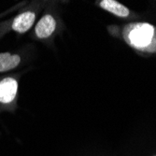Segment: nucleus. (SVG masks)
Returning <instances> with one entry per match:
<instances>
[{
  "instance_id": "f03ea898",
  "label": "nucleus",
  "mask_w": 156,
  "mask_h": 156,
  "mask_svg": "<svg viewBox=\"0 0 156 156\" xmlns=\"http://www.w3.org/2000/svg\"><path fill=\"white\" fill-rule=\"evenodd\" d=\"M18 83L15 79L6 78L0 81V102L10 103L16 96Z\"/></svg>"
},
{
  "instance_id": "f257e3e1",
  "label": "nucleus",
  "mask_w": 156,
  "mask_h": 156,
  "mask_svg": "<svg viewBox=\"0 0 156 156\" xmlns=\"http://www.w3.org/2000/svg\"><path fill=\"white\" fill-rule=\"evenodd\" d=\"M123 37L131 47L141 51L156 52V28L147 23H129L123 28Z\"/></svg>"
},
{
  "instance_id": "0eeeda50",
  "label": "nucleus",
  "mask_w": 156,
  "mask_h": 156,
  "mask_svg": "<svg viewBox=\"0 0 156 156\" xmlns=\"http://www.w3.org/2000/svg\"><path fill=\"white\" fill-rule=\"evenodd\" d=\"M154 156H156V155H154Z\"/></svg>"
},
{
  "instance_id": "423d86ee",
  "label": "nucleus",
  "mask_w": 156,
  "mask_h": 156,
  "mask_svg": "<svg viewBox=\"0 0 156 156\" xmlns=\"http://www.w3.org/2000/svg\"><path fill=\"white\" fill-rule=\"evenodd\" d=\"M21 61L17 54H10L9 52L0 53V72H5L12 68H15Z\"/></svg>"
},
{
  "instance_id": "20e7f679",
  "label": "nucleus",
  "mask_w": 156,
  "mask_h": 156,
  "mask_svg": "<svg viewBox=\"0 0 156 156\" xmlns=\"http://www.w3.org/2000/svg\"><path fill=\"white\" fill-rule=\"evenodd\" d=\"M56 23L52 16L45 15L36 25V34L39 38L49 37L55 30Z\"/></svg>"
},
{
  "instance_id": "39448f33",
  "label": "nucleus",
  "mask_w": 156,
  "mask_h": 156,
  "mask_svg": "<svg viewBox=\"0 0 156 156\" xmlns=\"http://www.w3.org/2000/svg\"><path fill=\"white\" fill-rule=\"evenodd\" d=\"M99 5L104 9L113 13L116 16L127 17L129 15V9L115 0H102L99 2Z\"/></svg>"
},
{
  "instance_id": "7ed1b4c3",
  "label": "nucleus",
  "mask_w": 156,
  "mask_h": 156,
  "mask_svg": "<svg viewBox=\"0 0 156 156\" xmlns=\"http://www.w3.org/2000/svg\"><path fill=\"white\" fill-rule=\"evenodd\" d=\"M35 13L31 11H26L21 13L13 21L12 29L18 33H25L29 30L35 22Z\"/></svg>"
}]
</instances>
